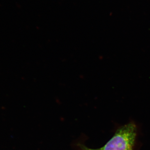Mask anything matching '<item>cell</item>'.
<instances>
[{
  "instance_id": "6da1fadb",
  "label": "cell",
  "mask_w": 150,
  "mask_h": 150,
  "mask_svg": "<svg viewBox=\"0 0 150 150\" xmlns=\"http://www.w3.org/2000/svg\"><path fill=\"white\" fill-rule=\"evenodd\" d=\"M137 136V127L129 123L118 129L115 135L102 147L96 149L83 147V150H132Z\"/></svg>"
}]
</instances>
